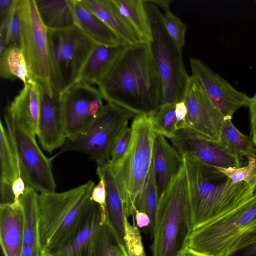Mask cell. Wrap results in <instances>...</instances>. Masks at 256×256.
Segmentation results:
<instances>
[{"mask_svg": "<svg viewBox=\"0 0 256 256\" xmlns=\"http://www.w3.org/2000/svg\"><path fill=\"white\" fill-rule=\"evenodd\" d=\"M98 88L107 102L135 115L157 110L164 104L163 89L149 43L128 46Z\"/></svg>", "mask_w": 256, "mask_h": 256, "instance_id": "obj_1", "label": "cell"}, {"mask_svg": "<svg viewBox=\"0 0 256 256\" xmlns=\"http://www.w3.org/2000/svg\"><path fill=\"white\" fill-rule=\"evenodd\" d=\"M183 158L194 230L234 210L253 196L245 182L233 184L217 168Z\"/></svg>", "mask_w": 256, "mask_h": 256, "instance_id": "obj_2", "label": "cell"}, {"mask_svg": "<svg viewBox=\"0 0 256 256\" xmlns=\"http://www.w3.org/2000/svg\"><path fill=\"white\" fill-rule=\"evenodd\" d=\"M192 212L184 166L160 197L150 248L152 256H178L193 231Z\"/></svg>", "mask_w": 256, "mask_h": 256, "instance_id": "obj_3", "label": "cell"}, {"mask_svg": "<svg viewBox=\"0 0 256 256\" xmlns=\"http://www.w3.org/2000/svg\"><path fill=\"white\" fill-rule=\"evenodd\" d=\"M94 186V182L89 180L65 192L39 194L40 242L46 256L68 239L90 200Z\"/></svg>", "mask_w": 256, "mask_h": 256, "instance_id": "obj_4", "label": "cell"}, {"mask_svg": "<svg viewBox=\"0 0 256 256\" xmlns=\"http://www.w3.org/2000/svg\"><path fill=\"white\" fill-rule=\"evenodd\" d=\"M132 136L124 157L110 165L118 184L128 218L134 215L136 204L152 164L155 136L149 114L136 115L130 126Z\"/></svg>", "mask_w": 256, "mask_h": 256, "instance_id": "obj_5", "label": "cell"}, {"mask_svg": "<svg viewBox=\"0 0 256 256\" xmlns=\"http://www.w3.org/2000/svg\"><path fill=\"white\" fill-rule=\"evenodd\" d=\"M144 2L152 34L149 45L162 85L164 104L176 103L184 100L190 78L184 68L182 49L166 31L160 9L152 0Z\"/></svg>", "mask_w": 256, "mask_h": 256, "instance_id": "obj_6", "label": "cell"}, {"mask_svg": "<svg viewBox=\"0 0 256 256\" xmlns=\"http://www.w3.org/2000/svg\"><path fill=\"white\" fill-rule=\"evenodd\" d=\"M50 81L60 94L76 83L91 52L96 44L76 26L48 29Z\"/></svg>", "mask_w": 256, "mask_h": 256, "instance_id": "obj_7", "label": "cell"}, {"mask_svg": "<svg viewBox=\"0 0 256 256\" xmlns=\"http://www.w3.org/2000/svg\"><path fill=\"white\" fill-rule=\"evenodd\" d=\"M256 226V192L234 210L193 230L188 246L208 256H229L236 242Z\"/></svg>", "mask_w": 256, "mask_h": 256, "instance_id": "obj_8", "label": "cell"}, {"mask_svg": "<svg viewBox=\"0 0 256 256\" xmlns=\"http://www.w3.org/2000/svg\"><path fill=\"white\" fill-rule=\"evenodd\" d=\"M135 116L123 108L107 102L92 125L77 137L66 139L52 158L67 152H78L86 154L97 166L108 164L116 138Z\"/></svg>", "mask_w": 256, "mask_h": 256, "instance_id": "obj_9", "label": "cell"}, {"mask_svg": "<svg viewBox=\"0 0 256 256\" xmlns=\"http://www.w3.org/2000/svg\"><path fill=\"white\" fill-rule=\"evenodd\" d=\"M4 119L16 152L20 174L26 186L39 194L56 192L52 158H47L42 152L36 140V134L22 126L6 110Z\"/></svg>", "mask_w": 256, "mask_h": 256, "instance_id": "obj_10", "label": "cell"}, {"mask_svg": "<svg viewBox=\"0 0 256 256\" xmlns=\"http://www.w3.org/2000/svg\"><path fill=\"white\" fill-rule=\"evenodd\" d=\"M20 20V48L32 79L50 96L54 92L50 81L48 28L39 14L35 0H18Z\"/></svg>", "mask_w": 256, "mask_h": 256, "instance_id": "obj_11", "label": "cell"}, {"mask_svg": "<svg viewBox=\"0 0 256 256\" xmlns=\"http://www.w3.org/2000/svg\"><path fill=\"white\" fill-rule=\"evenodd\" d=\"M66 139L84 132L102 112L104 104L98 90L78 81L58 94Z\"/></svg>", "mask_w": 256, "mask_h": 256, "instance_id": "obj_12", "label": "cell"}, {"mask_svg": "<svg viewBox=\"0 0 256 256\" xmlns=\"http://www.w3.org/2000/svg\"><path fill=\"white\" fill-rule=\"evenodd\" d=\"M183 100L188 110L187 128L204 138L219 142L224 117L191 76Z\"/></svg>", "mask_w": 256, "mask_h": 256, "instance_id": "obj_13", "label": "cell"}, {"mask_svg": "<svg viewBox=\"0 0 256 256\" xmlns=\"http://www.w3.org/2000/svg\"><path fill=\"white\" fill-rule=\"evenodd\" d=\"M189 62L191 76L200 84L224 118H232L238 109L248 107L250 97L234 87L202 60L190 57Z\"/></svg>", "mask_w": 256, "mask_h": 256, "instance_id": "obj_14", "label": "cell"}, {"mask_svg": "<svg viewBox=\"0 0 256 256\" xmlns=\"http://www.w3.org/2000/svg\"><path fill=\"white\" fill-rule=\"evenodd\" d=\"M182 158L214 168H237L240 159L219 142L204 138L188 128L176 130L170 139Z\"/></svg>", "mask_w": 256, "mask_h": 256, "instance_id": "obj_15", "label": "cell"}, {"mask_svg": "<svg viewBox=\"0 0 256 256\" xmlns=\"http://www.w3.org/2000/svg\"><path fill=\"white\" fill-rule=\"evenodd\" d=\"M106 220L100 205L90 200L68 239L46 256H89L95 234Z\"/></svg>", "mask_w": 256, "mask_h": 256, "instance_id": "obj_16", "label": "cell"}, {"mask_svg": "<svg viewBox=\"0 0 256 256\" xmlns=\"http://www.w3.org/2000/svg\"><path fill=\"white\" fill-rule=\"evenodd\" d=\"M36 136L48 152L60 148L66 140L58 96H50L42 88Z\"/></svg>", "mask_w": 256, "mask_h": 256, "instance_id": "obj_17", "label": "cell"}, {"mask_svg": "<svg viewBox=\"0 0 256 256\" xmlns=\"http://www.w3.org/2000/svg\"><path fill=\"white\" fill-rule=\"evenodd\" d=\"M152 164L160 197L184 166V158L164 136L156 133L152 146Z\"/></svg>", "mask_w": 256, "mask_h": 256, "instance_id": "obj_18", "label": "cell"}, {"mask_svg": "<svg viewBox=\"0 0 256 256\" xmlns=\"http://www.w3.org/2000/svg\"><path fill=\"white\" fill-rule=\"evenodd\" d=\"M42 92L41 86L32 80L24 85L6 110L22 126L36 136Z\"/></svg>", "mask_w": 256, "mask_h": 256, "instance_id": "obj_19", "label": "cell"}, {"mask_svg": "<svg viewBox=\"0 0 256 256\" xmlns=\"http://www.w3.org/2000/svg\"><path fill=\"white\" fill-rule=\"evenodd\" d=\"M0 242L4 256H20L24 244L21 204L0 205Z\"/></svg>", "mask_w": 256, "mask_h": 256, "instance_id": "obj_20", "label": "cell"}, {"mask_svg": "<svg viewBox=\"0 0 256 256\" xmlns=\"http://www.w3.org/2000/svg\"><path fill=\"white\" fill-rule=\"evenodd\" d=\"M96 174L102 176L106 189V216L120 244L126 248L124 241V222L126 216L124 202L118 183L110 164L97 166Z\"/></svg>", "mask_w": 256, "mask_h": 256, "instance_id": "obj_21", "label": "cell"}, {"mask_svg": "<svg viewBox=\"0 0 256 256\" xmlns=\"http://www.w3.org/2000/svg\"><path fill=\"white\" fill-rule=\"evenodd\" d=\"M128 45L96 44L85 62L78 81L98 86Z\"/></svg>", "mask_w": 256, "mask_h": 256, "instance_id": "obj_22", "label": "cell"}, {"mask_svg": "<svg viewBox=\"0 0 256 256\" xmlns=\"http://www.w3.org/2000/svg\"><path fill=\"white\" fill-rule=\"evenodd\" d=\"M104 22L124 44L130 46L142 42L111 0H80Z\"/></svg>", "mask_w": 256, "mask_h": 256, "instance_id": "obj_23", "label": "cell"}, {"mask_svg": "<svg viewBox=\"0 0 256 256\" xmlns=\"http://www.w3.org/2000/svg\"><path fill=\"white\" fill-rule=\"evenodd\" d=\"M74 13L76 26L96 44L106 46L124 44L80 0H74Z\"/></svg>", "mask_w": 256, "mask_h": 256, "instance_id": "obj_24", "label": "cell"}, {"mask_svg": "<svg viewBox=\"0 0 256 256\" xmlns=\"http://www.w3.org/2000/svg\"><path fill=\"white\" fill-rule=\"evenodd\" d=\"M40 17L48 29L76 26L74 0H35Z\"/></svg>", "mask_w": 256, "mask_h": 256, "instance_id": "obj_25", "label": "cell"}, {"mask_svg": "<svg viewBox=\"0 0 256 256\" xmlns=\"http://www.w3.org/2000/svg\"><path fill=\"white\" fill-rule=\"evenodd\" d=\"M142 42L152 38L151 26L144 0H111Z\"/></svg>", "mask_w": 256, "mask_h": 256, "instance_id": "obj_26", "label": "cell"}, {"mask_svg": "<svg viewBox=\"0 0 256 256\" xmlns=\"http://www.w3.org/2000/svg\"><path fill=\"white\" fill-rule=\"evenodd\" d=\"M38 196V192L26 186L24 194L20 199L24 214V244L40 246Z\"/></svg>", "mask_w": 256, "mask_h": 256, "instance_id": "obj_27", "label": "cell"}, {"mask_svg": "<svg viewBox=\"0 0 256 256\" xmlns=\"http://www.w3.org/2000/svg\"><path fill=\"white\" fill-rule=\"evenodd\" d=\"M219 143L240 159L256 156V145L252 138L239 131L232 122V118H224Z\"/></svg>", "mask_w": 256, "mask_h": 256, "instance_id": "obj_28", "label": "cell"}, {"mask_svg": "<svg viewBox=\"0 0 256 256\" xmlns=\"http://www.w3.org/2000/svg\"><path fill=\"white\" fill-rule=\"evenodd\" d=\"M0 76L6 79H18L24 85L34 80L29 74L24 54L18 47L6 48L0 52Z\"/></svg>", "mask_w": 256, "mask_h": 256, "instance_id": "obj_29", "label": "cell"}, {"mask_svg": "<svg viewBox=\"0 0 256 256\" xmlns=\"http://www.w3.org/2000/svg\"><path fill=\"white\" fill-rule=\"evenodd\" d=\"M0 179L13 183L20 174L12 141L2 122L0 124Z\"/></svg>", "mask_w": 256, "mask_h": 256, "instance_id": "obj_30", "label": "cell"}, {"mask_svg": "<svg viewBox=\"0 0 256 256\" xmlns=\"http://www.w3.org/2000/svg\"><path fill=\"white\" fill-rule=\"evenodd\" d=\"M123 248L124 247L106 220L95 234L89 256H119Z\"/></svg>", "mask_w": 256, "mask_h": 256, "instance_id": "obj_31", "label": "cell"}, {"mask_svg": "<svg viewBox=\"0 0 256 256\" xmlns=\"http://www.w3.org/2000/svg\"><path fill=\"white\" fill-rule=\"evenodd\" d=\"M156 176L152 164L146 182L136 204V210L147 214L150 218V236L153 237L155 218L159 203Z\"/></svg>", "mask_w": 256, "mask_h": 256, "instance_id": "obj_32", "label": "cell"}, {"mask_svg": "<svg viewBox=\"0 0 256 256\" xmlns=\"http://www.w3.org/2000/svg\"><path fill=\"white\" fill-rule=\"evenodd\" d=\"M20 20L18 0H14L8 16L0 22V52L6 48H20Z\"/></svg>", "mask_w": 256, "mask_h": 256, "instance_id": "obj_33", "label": "cell"}, {"mask_svg": "<svg viewBox=\"0 0 256 256\" xmlns=\"http://www.w3.org/2000/svg\"><path fill=\"white\" fill-rule=\"evenodd\" d=\"M176 103L162 104L157 110L150 114L155 133L171 138L176 129Z\"/></svg>", "mask_w": 256, "mask_h": 256, "instance_id": "obj_34", "label": "cell"}, {"mask_svg": "<svg viewBox=\"0 0 256 256\" xmlns=\"http://www.w3.org/2000/svg\"><path fill=\"white\" fill-rule=\"evenodd\" d=\"M248 164L237 168H216L229 178L233 184L246 183L254 194L256 188V156L247 158Z\"/></svg>", "mask_w": 256, "mask_h": 256, "instance_id": "obj_35", "label": "cell"}, {"mask_svg": "<svg viewBox=\"0 0 256 256\" xmlns=\"http://www.w3.org/2000/svg\"><path fill=\"white\" fill-rule=\"evenodd\" d=\"M170 6L159 8L162 11V20L166 31L181 49L185 44L186 24L170 9Z\"/></svg>", "mask_w": 256, "mask_h": 256, "instance_id": "obj_36", "label": "cell"}, {"mask_svg": "<svg viewBox=\"0 0 256 256\" xmlns=\"http://www.w3.org/2000/svg\"><path fill=\"white\" fill-rule=\"evenodd\" d=\"M132 217V224H130L127 217L124 222V241L127 252L129 256H146L134 215Z\"/></svg>", "mask_w": 256, "mask_h": 256, "instance_id": "obj_37", "label": "cell"}, {"mask_svg": "<svg viewBox=\"0 0 256 256\" xmlns=\"http://www.w3.org/2000/svg\"><path fill=\"white\" fill-rule=\"evenodd\" d=\"M132 128L128 126L120 133L113 145L110 164L114 165L118 164L126 154L132 140Z\"/></svg>", "mask_w": 256, "mask_h": 256, "instance_id": "obj_38", "label": "cell"}, {"mask_svg": "<svg viewBox=\"0 0 256 256\" xmlns=\"http://www.w3.org/2000/svg\"><path fill=\"white\" fill-rule=\"evenodd\" d=\"M229 256H256V226L240 238Z\"/></svg>", "mask_w": 256, "mask_h": 256, "instance_id": "obj_39", "label": "cell"}, {"mask_svg": "<svg viewBox=\"0 0 256 256\" xmlns=\"http://www.w3.org/2000/svg\"><path fill=\"white\" fill-rule=\"evenodd\" d=\"M98 184L94 186L90 196V200L96 202L101 206L106 214V189L104 180L100 176Z\"/></svg>", "mask_w": 256, "mask_h": 256, "instance_id": "obj_40", "label": "cell"}, {"mask_svg": "<svg viewBox=\"0 0 256 256\" xmlns=\"http://www.w3.org/2000/svg\"><path fill=\"white\" fill-rule=\"evenodd\" d=\"M12 183L0 179V205L12 204L14 196L12 189Z\"/></svg>", "mask_w": 256, "mask_h": 256, "instance_id": "obj_41", "label": "cell"}, {"mask_svg": "<svg viewBox=\"0 0 256 256\" xmlns=\"http://www.w3.org/2000/svg\"><path fill=\"white\" fill-rule=\"evenodd\" d=\"M176 131L187 128L186 116L188 110L184 100L176 103Z\"/></svg>", "mask_w": 256, "mask_h": 256, "instance_id": "obj_42", "label": "cell"}, {"mask_svg": "<svg viewBox=\"0 0 256 256\" xmlns=\"http://www.w3.org/2000/svg\"><path fill=\"white\" fill-rule=\"evenodd\" d=\"M250 117V134L254 144L256 145V92L252 97L248 107Z\"/></svg>", "mask_w": 256, "mask_h": 256, "instance_id": "obj_43", "label": "cell"}, {"mask_svg": "<svg viewBox=\"0 0 256 256\" xmlns=\"http://www.w3.org/2000/svg\"><path fill=\"white\" fill-rule=\"evenodd\" d=\"M26 186L24 180L20 175L13 182L12 184V192L14 196V202L13 204H20V199L24 194Z\"/></svg>", "mask_w": 256, "mask_h": 256, "instance_id": "obj_44", "label": "cell"}, {"mask_svg": "<svg viewBox=\"0 0 256 256\" xmlns=\"http://www.w3.org/2000/svg\"><path fill=\"white\" fill-rule=\"evenodd\" d=\"M20 256H46L40 246L24 244Z\"/></svg>", "mask_w": 256, "mask_h": 256, "instance_id": "obj_45", "label": "cell"}, {"mask_svg": "<svg viewBox=\"0 0 256 256\" xmlns=\"http://www.w3.org/2000/svg\"><path fill=\"white\" fill-rule=\"evenodd\" d=\"M14 0H0V22L10 14Z\"/></svg>", "mask_w": 256, "mask_h": 256, "instance_id": "obj_46", "label": "cell"}, {"mask_svg": "<svg viewBox=\"0 0 256 256\" xmlns=\"http://www.w3.org/2000/svg\"><path fill=\"white\" fill-rule=\"evenodd\" d=\"M134 216L136 224L140 228L150 226V218L146 213L136 210Z\"/></svg>", "mask_w": 256, "mask_h": 256, "instance_id": "obj_47", "label": "cell"}, {"mask_svg": "<svg viewBox=\"0 0 256 256\" xmlns=\"http://www.w3.org/2000/svg\"><path fill=\"white\" fill-rule=\"evenodd\" d=\"M178 256H208L204 254L194 250L188 246L184 248Z\"/></svg>", "mask_w": 256, "mask_h": 256, "instance_id": "obj_48", "label": "cell"}, {"mask_svg": "<svg viewBox=\"0 0 256 256\" xmlns=\"http://www.w3.org/2000/svg\"><path fill=\"white\" fill-rule=\"evenodd\" d=\"M119 256H129L125 248H123Z\"/></svg>", "mask_w": 256, "mask_h": 256, "instance_id": "obj_49", "label": "cell"}, {"mask_svg": "<svg viewBox=\"0 0 256 256\" xmlns=\"http://www.w3.org/2000/svg\"></svg>", "mask_w": 256, "mask_h": 256, "instance_id": "obj_50", "label": "cell"}, {"mask_svg": "<svg viewBox=\"0 0 256 256\" xmlns=\"http://www.w3.org/2000/svg\"><path fill=\"white\" fill-rule=\"evenodd\" d=\"M255 2H256V0H255Z\"/></svg>", "mask_w": 256, "mask_h": 256, "instance_id": "obj_51", "label": "cell"}]
</instances>
